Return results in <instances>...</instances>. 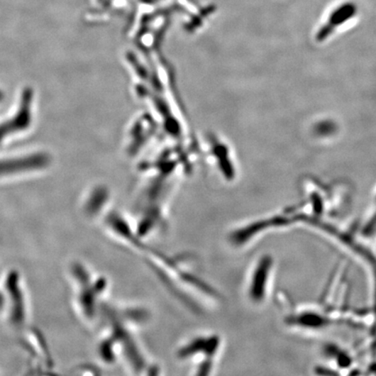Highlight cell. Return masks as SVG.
Listing matches in <instances>:
<instances>
[{"mask_svg": "<svg viewBox=\"0 0 376 376\" xmlns=\"http://www.w3.org/2000/svg\"><path fill=\"white\" fill-rule=\"evenodd\" d=\"M356 6L353 3H345L333 11L329 18V24L324 28L328 33L336 26L343 24L356 13Z\"/></svg>", "mask_w": 376, "mask_h": 376, "instance_id": "obj_1", "label": "cell"}]
</instances>
